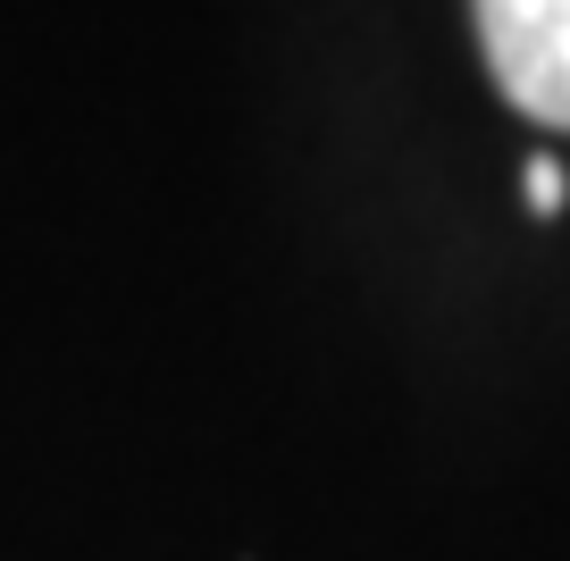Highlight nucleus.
Listing matches in <instances>:
<instances>
[{
	"label": "nucleus",
	"instance_id": "f03ea898",
	"mask_svg": "<svg viewBox=\"0 0 570 561\" xmlns=\"http://www.w3.org/2000/svg\"><path fill=\"white\" fill-rule=\"evenodd\" d=\"M529 210L537 218L562 210V168H553V159H529Z\"/></svg>",
	"mask_w": 570,
	"mask_h": 561
},
{
	"label": "nucleus",
	"instance_id": "f257e3e1",
	"mask_svg": "<svg viewBox=\"0 0 570 561\" xmlns=\"http://www.w3.org/2000/svg\"><path fill=\"white\" fill-rule=\"evenodd\" d=\"M487 68L529 118L570 126V0H479Z\"/></svg>",
	"mask_w": 570,
	"mask_h": 561
}]
</instances>
